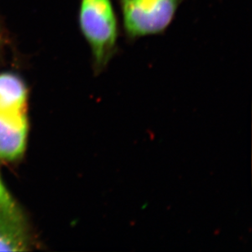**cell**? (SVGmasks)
Returning a JSON list of instances; mask_svg holds the SVG:
<instances>
[{
	"mask_svg": "<svg viewBox=\"0 0 252 252\" xmlns=\"http://www.w3.org/2000/svg\"><path fill=\"white\" fill-rule=\"evenodd\" d=\"M0 208L4 210L10 214L14 215L17 217H22L18 207L15 203V201L10 195L4 185L2 183V179L0 177Z\"/></svg>",
	"mask_w": 252,
	"mask_h": 252,
	"instance_id": "cell-6",
	"label": "cell"
},
{
	"mask_svg": "<svg viewBox=\"0 0 252 252\" xmlns=\"http://www.w3.org/2000/svg\"><path fill=\"white\" fill-rule=\"evenodd\" d=\"M27 90L22 79L11 73L0 74V119L27 125Z\"/></svg>",
	"mask_w": 252,
	"mask_h": 252,
	"instance_id": "cell-3",
	"label": "cell"
},
{
	"mask_svg": "<svg viewBox=\"0 0 252 252\" xmlns=\"http://www.w3.org/2000/svg\"><path fill=\"white\" fill-rule=\"evenodd\" d=\"M79 21L91 48L94 71L100 74L119 51V22L112 0H80Z\"/></svg>",
	"mask_w": 252,
	"mask_h": 252,
	"instance_id": "cell-1",
	"label": "cell"
},
{
	"mask_svg": "<svg viewBox=\"0 0 252 252\" xmlns=\"http://www.w3.org/2000/svg\"><path fill=\"white\" fill-rule=\"evenodd\" d=\"M30 245L22 217L0 208V252H25L30 249Z\"/></svg>",
	"mask_w": 252,
	"mask_h": 252,
	"instance_id": "cell-4",
	"label": "cell"
},
{
	"mask_svg": "<svg viewBox=\"0 0 252 252\" xmlns=\"http://www.w3.org/2000/svg\"><path fill=\"white\" fill-rule=\"evenodd\" d=\"M185 0H118L127 40L160 34L173 22Z\"/></svg>",
	"mask_w": 252,
	"mask_h": 252,
	"instance_id": "cell-2",
	"label": "cell"
},
{
	"mask_svg": "<svg viewBox=\"0 0 252 252\" xmlns=\"http://www.w3.org/2000/svg\"><path fill=\"white\" fill-rule=\"evenodd\" d=\"M28 124L15 125L0 119V158L13 161L19 158L27 145Z\"/></svg>",
	"mask_w": 252,
	"mask_h": 252,
	"instance_id": "cell-5",
	"label": "cell"
}]
</instances>
